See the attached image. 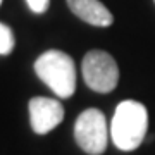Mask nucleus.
Masks as SVG:
<instances>
[{"label": "nucleus", "instance_id": "10", "mask_svg": "<svg viewBox=\"0 0 155 155\" xmlns=\"http://www.w3.org/2000/svg\"><path fill=\"white\" fill-rule=\"evenodd\" d=\"M153 2H155V0H153Z\"/></svg>", "mask_w": 155, "mask_h": 155}, {"label": "nucleus", "instance_id": "1", "mask_svg": "<svg viewBox=\"0 0 155 155\" xmlns=\"http://www.w3.org/2000/svg\"><path fill=\"white\" fill-rule=\"evenodd\" d=\"M148 129V112L136 100H122L110 124L112 141L122 152H133L143 143Z\"/></svg>", "mask_w": 155, "mask_h": 155}, {"label": "nucleus", "instance_id": "7", "mask_svg": "<svg viewBox=\"0 0 155 155\" xmlns=\"http://www.w3.org/2000/svg\"><path fill=\"white\" fill-rule=\"evenodd\" d=\"M14 45H16V38L12 29L7 24L0 22V55H9L14 50Z\"/></svg>", "mask_w": 155, "mask_h": 155}, {"label": "nucleus", "instance_id": "4", "mask_svg": "<svg viewBox=\"0 0 155 155\" xmlns=\"http://www.w3.org/2000/svg\"><path fill=\"white\" fill-rule=\"evenodd\" d=\"M83 79L93 91L109 93L119 83V67L110 54L104 50H90L81 62Z\"/></svg>", "mask_w": 155, "mask_h": 155}, {"label": "nucleus", "instance_id": "2", "mask_svg": "<svg viewBox=\"0 0 155 155\" xmlns=\"http://www.w3.org/2000/svg\"><path fill=\"white\" fill-rule=\"evenodd\" d=\"M35 72L59 98H69L76 91V67L66 52H43L35 62Z\"/></svg>", "mask_w": 155, "mask_h": 155}, {"label": "nucleus", "instance_id": "3", "mask_svg": "<svg viewBox=\"0 0 155 155\" xmlns=\"http://www.w3.org/2000/svg\"><path fill=\"white\" fill-rule=\"evenodd\" d=\"M110 127L104 112L98 109H86L74 122V140L78 147L88 155H102L107 150Z\"/></svg>", "mask_w": 155, "mask_h": 155}, {"label": "nucleus", "instance_id": "5", "mask_svg": "<svg viewBox=\"0 0 155 155\" xmlns=\"http://www.w3.org/2000/svg\"><path fill=\"white\" fill-rule=\"evenodd\" d=\"M29 122L36 134H47L64 119V107L59 100L48 97H35L28 104Z\"/></svg>", "mask_w": 155, "mask_h": 155}, {"label": "nucleus", "instance_id": "8", "mask_svg": "<svg viewBox=\"0 0 155 155\" xmlns=\"http://www.w3.org/2000/svg\"><path fill=\"white\" fill-rule=\"evenodd\" d=\"M26 2H28V7L31 9V12H35V14L47 12L50 5V0H26Z\"/></svg>", "mask_w": 155, "mask_h": 155}, {"label": "nucleus", "instance_id": "6", "mask_svg": "<svg viewBox=\"0 0 155 155\" xmlns=\"http://www.w3.org/2000/svg\"><path fill=\"white\" fill-rule=\"evenodd\" d=\"M67 5L72 14L91 26L107 28L114 22L112 12L100 0H67Z\"/></svg>", "mask_w": 155, "mask_h": 155}, {"label": "nucleus", "instance_id": "9", "mask_svg": "<svg viewBox=\"0 0 155 155\" xmlns=\"http://www.w3.org/2000/svg\"><path fill=\"white\" fill-rule=\"evenodd\" d=\"M0 4H2V0H0Z\"/></svg>", "mask_w": 155, "mask_h": 155}]
</instances>
